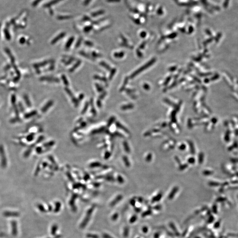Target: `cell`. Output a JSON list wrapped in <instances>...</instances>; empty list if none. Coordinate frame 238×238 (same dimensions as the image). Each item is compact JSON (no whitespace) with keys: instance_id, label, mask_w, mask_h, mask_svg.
<instances>
[{"instance_id":"29","label":"cell","mask_w":238,"mask_h":238,"mask_svg":"<svg viewBox=\"0 0 238 238\" xmlns=\"http://www.w3.org/2000/svg\"><path fill=\"white\" fill-rule=\"evenodd\" d=\"M137 219V217L136 215H134L130 219V222L131 223H133Z\"/></svg>"},{"instance_id":"13","label":"cell","mask_w":238,"mask_h":238,"mask_svg":"<svg viewBox=\"0 0 238 238\" xmlns=\"http://www.w3.org/2000/svg\"><path fill=\"white\" fill-rule=\"evenodd\" d=\"M4 215L5 216H18L19 214L18 213L16 212H6L4 213Z\"/></svg>"},{"instance_id":"26","label":"cell","mask_w":238,"mask_h":238,"mask_svg":"<svg viewBox=\"0 0 238 238\" xmlns=\"http://www.w3.org/2000/svg\"><path fill=\"white\" fill-rule=\"evenodd\" d=\"M204 159V154L202 153H200L199 155V158H198V160H199V163L200 164L202 163Z\"/></svg>"},{"instance_id":"63","label":"cell","mask_w":238,"mask_h":238,"mask_svg":"<svg viewBox=\"0 0 238 238\" xmlns=\"http://www.w3.org/2000/svg\"><path fill=\"white\" fill-rule=\"evenodd\" d=\"M199 238V237H196V238Z\"/></svg>"},{"instance_id":"44","label":"cell","mask_w":238,"mask_h":238,"mask_svg":"<svg viewBox=\"0 0 238 238\" xmlns=\"http://www.w3.org/2000/svg\"><path fill=\"white\" fill-rule=\"evenodd\" d=\"M212 173L213 172L211 171H205L203 172V174H204L205 175H206V176L211 175Z\"/></svg>"},{"instance_id":"35","label":"cell","mask_w":238,"mask_h":238,"mask_svg":"<svg viewBox=\"0 0 238 238\" xmlns=\"http://www.w3.org/2000/svg\"><path fill=\"white\" fill-rule=\"evenodd\" d=\"M92 56L94 57V58H99L100 56H101V55L99 54H97V53H95V52H93L92 53Z\"/></svg>"},{"instance_id":"62","label":"cell","mask_w":238,"mask_h":238,"mask_svg":"<svg viewBox=\"0 0 238 238\" xmlns=\"http://www.w3.org/2000/svg\"><path fill=\"white\" fill-rule=\"evenodd\" d=\"M237 176H238V173H237Z\"/></svg>"},{"instance_id":"37","label":"cell","mask_w":238,"mask_h":238,"mask_svg":"<svg viewBox=\"0 0 238 238\" xmlns=\"http://www.w3.org/2000/svg\"><path fill=\"white\" fill-rule=\"evenodd\" d=\"M214 218L213 217V216H211L210 217H209V218L208 220L207 221V223H211L213 222V221H214Z\"/></svg>"},{"instance_id":"1","label":"cell","mask_w":238,"mask_h":238,"mask_svg":"<svg viewBox=\"0 0 238 238\" xmlns=\"http://www.w3.org/2000/svg\"><path fill=\"white\" fill-rule=\"evenodd\" d=\"M0 158L1 161V167L6 168L7 165V160L4 147L2 144H0Z\"/></svg>"},{"instance_id":"30","label":"cell","mask_w":238,"mask_h":238,"mask_svg":"<svg viewBox=\"0 0 238 238\" xmlns=\"http://www.w3.org/2000/svg\"><path fill=\"white\" fill-rule=\"evenodd\" d=\"M124 231L123 235H124V237H127L128 235V234H129V229L127 227H126L124 229Z\"/></svg>"},{"instance_id":"51","label":"cell","mask_w":238,"mask_h":238,"mask_svg":"<svg viewBox=\"0 0 238 238\" xmlns=\"http://www.w3.org/2000/svg\"><path fill=\"white\" fill-rule=\"evenodd\" d=\"M143 230V231L144 232V233H147L148 232V229L147 228V227H144L142 229Z\"/></svg>"},{"instance_id":"6","label":"cell","mask_w":238,"mask_h":238,"mask_svg":"<svg viewBox=\"0 0 238 238\" xmlns=\"http://www.w3.org/2000/svg\"><path fill=\"white\" fill-rule=\"evenodd\" d=\"M179 188L178 187H175L172 190L170 194H169L168 196V198L169 200H171L174 198L175 194H176L177 191H178Z\"/></svg>"},{"instance_id":"28","label":"cell","mask_w":238,"mask_h":238,"mask_svg":"<svg viewBox=\"0 0 238 238\" xmlns=\"http://www.w3.org/2000/svg\"><path fill=\"white\" fill-rule=\"evenodd\" d=\"M82 38H79L76 44V46H75V47H76V48H78V47L80 46L81 44L82 43Z\"/></svg>"},{"instance_id":"2","label":"cell","mask_w":238,"mask_h":238,"mask_svg":"<svg viewBox=\"0 0 238 238\" xmlns=\"http://www.w3.org/2000/svg\"><path fill=\"white\" fill-rule=\"evenodd\" d=\"M93 211H94V208H91L87 211L86 215L85 218H84L82 223L81 225V228H84V227H85L86 225H87V223H88L90 218H91V214L93 213Z\"/></svg>"},{"instance_id":"8","label":"cell","mask_w":238,"mask_h":238,"mask_svg":"<svg viewBox=\"0 0 238 238\" xmlns=\"http://www.w3.org/2000/svg\"><path fill=\"white\" fill-rule=\"evenodd\" d=\"M74 39H75V38H74L73 37H72L70 38L68 40L67 43H66V45H65V48L66 50H68V49H69L70 46H72V44L73 42L74 41Z\"/></svg>"},{"instance_id":"39","label":"cell","mask_w":238,"mask_h":238,"mask_svg":"<svg viewBox=\"0 0 238 238\" xmlns=\"http://www.w3.org/2000/svg\"><path fill=\"white\" fill-rule=\"evenodd\" d=\"M152 158V155H151V154H149L147 155V157L146 158V160L147 162H150L151 161V159Z\"/></svg>"},{"instance_id":"50","label":"cell","mask_w":238,"mask_h":238,"mask_svg":"<svg viewBox=\"0 0 238 238\" xmlns=\"http://www.w3.org/2000/svg\"><path fill=\"white\" fill-rule=\"evenodd\" d=\"M87 236L88 237H90V238H99V237H98L97 235H94L88 234L87 235Z\"/></svg>"},{"instance_id":"10","label":"cell","mask_w":238,"mask_h":238,"mask_svg":"<svg viewBox=\"0 0 238 238\" xmlns=\"http://www.w3.org/2000/svg\"><path fill=\"white\" fill-rule=\"evenodd\" d=\"M169 226L172 229V230L173 231H174L175 235L177 236H180V233H179L178 231L177 230V229H176V226H175L174 224L172 223H170V224H169Z\"/></svg>"},{"instance_id":"18","label":"cell","mask_w":238,"mask_h":238,"mask_svg":"<svg viewBox=\"0 0 238 238\" xmlns=\"http://www.w3.org/2000/svg\"><path fill=\"white\" fill-rule=\"evenodd\" d=\"M124 53L123 52L115 53L114 54V56L117 58H121L124 56Z\"/></svg>"},{"instance_id":"16","label":"cell","mask_w":238,"mask_h":238,"mask_svg":"<svg viewBox=\"0 0 238 238\" xmlns=\"http://www.w3.org/2000/svg\"><path fill=\"white\" fill-rule=\"evenodd\" d=\"M100 64L101 66L103 67L104 68H106V69H107V70H108V71H110V70H111V67H110L109 65L107 64V63H106L104 61H101V62L100 63Z\"/></svg>"},{"instance_id":"23","label":"cell","mask_w":238,"mask_h":238,"mask_svg":"<svg viewBox=\"0 0 238 238\" xmlns=\"http://www.w3.org/2000/svg\"><path fill=\"white\" fill-rule=\"evenodd\" d=\"M34 136H35V134L34 133H31L29 134L28 135L27 137V141H31L34 139Z\"/></svg>"},{"instance_id":"36","label":"cell","mask_w":238,"mask_h":238,"mask_svg":"<svg viewBox=\"0 0 238 238\" xmlns=\"http://www.w3.org/2000/svg\"><path fill=\"white\" fill-rule=\"evenodd\" d=\"M88 106H89V103H86L85 104V106H84V109L82 110V113H84L86 112V110L88 109Z\"/></svg>"},{"instance_id":"59","label":"cell","mask_w":238,"mask_h":238,"mask_svg":"<svg viewBox=\"0 0 238 238\" xmlns=\"http://www.w3.org/2000/svg\"><path fill=\"white\" fill-rule=\"evenodd\" d=\"M103 237L104 238H113L112 237H111V236L109 235H108L106 234L104 235Z\"/></svg>"},{"instance_id":"56","label":"cell","mask_w":238,"mask_h":238,"mask_svg":"<svg viewBox=\"0 0 238 238\" xmlns=\"http://www.w3.org/2000/svg\"><path fill=\"white\" fill-rule=\"evenodd\" d=\"M38 207L39 209H40V211H42L44 212L45 211V209H44V207L41 205H38Z\"/></svg>"},{"instance_id":"38","label":"cell","mask_w":238,"mask_h":238,"mask_svg":"<svg viewBox=\"0 0 238 238\" xmlns=\"http://www.w3.org/2000/svg\"><path fill=\"white\" fill-rule=\"evenodd\" d=\"M209 185L211 186H218L220 185L219 183H216V182H210L209 183Z\"/></svg>"},{"instance_id":"32","label":"cell","mask_w":238,"mask_h":238,"mask_svg":"<svg viewBox=\"0 0 238 238\" xmlns=\"http://www.w3.org/2000/svg\"><path fill=\"white\" fill-rule=\"evenodd\" d=\"M106 95H107V92H103V94H101L99 96V100H103L104 99L105 97L106 96Z\"/></svg>"},{"instance_id":"58","label":"cell","mask_w":238,"mask_h":238,"mask_svg":"<svg viewBox=\"0 0 238 238\" xmlns=\"http://www.w3.org/2000/svg\"><path fill=\"white\" fill-rule=\"evenodd\" d=\"M124 160H125L126 161L125 162L126 165L127 166H129L130 164H129V162H128V160H127V158H126V157H125V158H124Z\"/></svg>"},{"instance_id":"57","label":"cell","mask_w":238,"mask_h":238,"mask_svg":"<svg viewBox=\"0 0 238 238\" xmlns=\"http://www.w3.org/2000/svg\"><path fill=\"white\" fill-rule=\"evenodd\" d=\"M97 105H98V107H101V101L100 100H98L97 101Z\"/></svg>"},{"instance_id":"48","label":"cell","mask_w":238,"mask_h":238,"mask_svg":"<svg viewBox=\"0 0 238 238\" xmlns=\"http://www.w3.org/2000/svg\"><path fill=\"white\" fill-rule=\"evenodd\" d=\"M127 79L126 78V79H125V80H124V84H123V86L121 88V91H123V88H124V87H125V86L126 85L127 83Z\"/></svg>"},{"instance_id":"40","label":"cell","mask_w":238,"mask_h":238,"mask_svg":"<svg viewBox=\"0 0 238 238\" xmlns=\"http://www.w3.org/2000/svg\"><path fill=\"white\" fill-rule=\"evenodd\" d=\"M220 224H221V221H217V222L215 223V225H214V228L215 229H218L219 227H220Z\"/></svg>"},{"instance_id":"12","label":"cell","mask_w":238,"mask_h":238,"mask_svg":"<svg viewBox=\"0 0 238 238\" xmlns=\"http://www.w3.org/2000/svg\"><path fill=\"white\" fill-rule=\"evenodd\" d=\"M162 193L158 194V195H156L152 198L151 202L152 203H154L160 201V199L162 198Z\"/></svg>"},{"instance_id":"46","label":"cell","mask_w":238,"mask_h":238,"mask_svg":"<svg viewBox=\"0 0 238 238\" xmlns=\"http://www.w3.org/2000/svg\"><path fill=\"white\" fill-rule=\"evenodd\" d=\"M228 236L230 237H238V233L228 234Z\"/></svg>"},{"instance_id":"33","label":"cell","mask_w":238,"mask_h":238,"mask_svg":"<svg viewBox=\"0 0 238 238\" xmlns=\"http://www.w3.org/2000/svg\"><path fill=\"white\" fill-rule=\"evenodd\" d=\"M212 211L215 214H217V206L216 204H214L213 206Z\"/></svg>"},{"instance_id":"19","label":"cell","mask_w":238,"mask_h":238,"mask_svg":"<svg viewBox=\"0 0 238 238\" xmlns=\"http://www.w3.org/2000/svg\"><path fill=\"white\" fill-rule=\"evenodd\" d=\"M122 198V196L121 195H119V196H118L117 197V198H116L115 200H114V201H113L112 203H111V205L112 206H114V205H116V204L118 202H119L121 199Z\"/></svg>"},{"instance_id":"41","label":"cell","mask_w":238,"mask_h":238,"mask_svg":"<svg viewBox=\"0 0 238 238\" xmlns=\"http://www.w3.org/2000/svg\"><path fill=\"white\" fill-rule=\"evenodd\" d=\"M226 199L225 198H222V197H220V198H217V202H225V201H226Z\"/></svg>"},{"instance_id":"54","label":"cell","mask_w":238,"mask_h":238,"mask_svg":"<svg viewBox=\"0 0 238 238\" xmlns=\"http://www.w3.org/2000/svg\"><path fill=\"white\" fill-rule=\"evenodd\" d=\"M42 151V149L41 147H39L37 148L36 152H37L39 154V153H41Z\"/></svg>"},{"instance_id":"20","label":"cell","mask_w":238,"mask_h":238,"mask_svg":"<svg viewBox=\"0 0 238 238\" xmlns=\"http://www.w3.org/2000/svg\"><path fill=\"white\" fill-rule=\"evenodd\" d=\"M37 112L36 111H33L29 113H27L24 116V117L26 119H28L33 116H35Z\"/></svg>"},{"instance_id":"61","label":"cell","mask_w":238,"mask_h":238,"mask_svg":"<svg viewBox=\"0 0 238 238\" xmlns=\"http://www.w3.org/2000/svg\"><path fill=\"white\" fill-rule=\"evenodd\" d=\"M159 235H160V234H156V235H155V237H154V238H158L159 237Z\"/></svg>"},{"instance_id":"11","label":"cell","mask_w":238,"mask_h":238,"mask_svg":"<svg viewBox=\"0 0 238 238\" xmlns=\"http://www.w3.org/2000/svg\"><path fill=\"white\" fill-rule=\"evenodd\" d=\"M94 78L95 79L103 82H105V83H107L108 82L107 78L104 77H101L98 76V75H95V76H94Z\"/></svg>"},{"instance_id":"31","label":"cell","mask_w":238,"mask_h":238,"mask_svg":"<svg viewBox=\"0 0 238 238\" xmlns=\"http://www.w3.org/2000/svg\"><path fill=\"white\" fill-rule=\"evenodd\" d=\"M84 43L87 46H89V47H92V46H94V44L92 42H91L89 41H86L84 42Z\"/></svg>"},{"instance_id":"9","label":"cell","mask_w":238,"mask_h":238,"mask_svg":"<svg viewBox=\"0 0 238 238\" xmlns=\"http://www.w3.org/2000/svg\"><path fill=\"white\" fill-rule=\"evenodd\" d=\"M82 61H81L80 60H78L77 61L76 63L75 64L72 68H70V70H69V72H73L74 71H75L76 69L77 68H78L79 67V65H80L81 64Z\"/></svg>"},{"instance_id":"22","label":"cell","mask_w":238,"mask_h":238,"mask_svg":"<svg viewBox=\"0 0 238 238\" xmlns=\"http://www.w3.org/2000/svg\"><path fill=\"white\" fill-rule=\"evenodd\" d=\"M189 145L190 147V150H191V153L192 154H194L195 153V150H194V144L192 143V141H188Z\"/></svg>"},{"instance_id":"43","label":"cell","mask_w":238,"mask_h":238,"mask_svg":"<svg viewBox=\"0 0 238 238\" xmlns=\"http://www.w3.org/2000/svg\"><path fill=\"white\" fill-rule=\"evenodd\" d=\"M60 203H57L56 204V209L55 210V211L56 212L58 211H59L60 208Z\"/></svg>"},{"instance_id":"21","label":"cell","mask_w":238,"mask_h":238,"mask_svg":"<svg viewBox=\"0 0 238 238\" xmlns=\"http://www.w3.org/2000/svg\"><path fill=\"white\" fill-rule=\"evenodd\" d=\"M61 78H62V81L64 83L66 86H68L69 85V82L68 81V79L66 76L64 75H62L61 76Z\"/></svg>"},{"instance_id":"49","label":"cell","mask_w":238,"mask_h":238,"mask_svg":"<svg viewBox=\"0 0 238 238\" xmlns=\"http://www.w3.org/2000/svg\"><path fill=\"white\" fill-rule=\"evenodd\" d=\"M185 148L186 145L185 144L181 145L180 146V147H179V149H180V150H184L185 149Z\"/></svg>"},{"instance_id":"55","label":"cell","mask_w":238,"mask_h":238,"mask_svg":"<svg viewBox=\"0 0 238 238\" xmlns=\"http://www.w3.org/2000/svg\"><path fill=\"white\" fill-rule=\"evenodd\" d=\"M118 215L117 213H116V214H114L113 216V217H112V219L113 220H116L118 218Z\"/></svg>"},{"instance_id":"52","label":"cell","mask_w":238,"mask_h":238,"mask_svg":"<svg viewBox=\"0 0 238 238\" xmlns=\"http://www.w3.org/2000/svg\"><path fill=\"white\" fill-rule=\"evenodd\" d=\"M84 94H81L80 95H79V97H78V101H81L82 99L84 98Z\"/></svg>"},{"instance_id":"4","label":"cell","mask_w":238,"mask_h":238,"mask_svg":"<svg viewBox=\"0 0 238 238\" xmlns=\"http://www.w3.org/2000/svg\"><path fill=\"white\" fill-rule=\"evenodd\" d=\"M41 79L43 81H47L50 82H59L60 80L57 78L50 77H43Z\"/></svg>"},{"instance_id":"60","label":"cell","mask_w":238,"mask_h":238,"mask_svg":"<svg viewBox=\"0 0 238 238\" xmlns=\"http://www.w3.org/2000/svg\"><path fill=\"white\" fill-rule=\"evenodd\" d=\"M155 209H157L158 210V209H161V206H156V207H155Z\"/></svg>"},{"instance_id":"47","label":"cell","mask_w":238,"mask_h":238,"mask_svg":"<svg viewBox=\"0 0 238 238\" xmlns=\"http://www.w3.org/2000/svg\"><path fill=\"white\" fill-rule=\"evenodd\" d=\"M91 29H92V27H86L84 29V32L86 33L88 32H90V31L91 30Z\"/></svg>"},{"instance_id":"24","label":"cell","mask_w":238,"mask_h":238,"mask_svg":"<svg viewBox=\"0 0 238 238\" xmlns=\"http://www.w3.org/2000/svg\"><path fill=\"white\" fill-rule=\"evenodd\" d=\"M95 86L96 88V89H97V91L98 92H101L103 91V87H101L100 85L99 84H98V83H96L95 84Z\"/></svg>"},{"instance_id":"42","label":"cell","mask_w":238,"mask_h":238,"mask_svg":"<svg viewBox=\"0 0 238 238\" xmlns=\"http://www.w3.org/2000/svg\"><path fill=\"white\" fill-rule=\"evenodd\" d=\"M124 145H125V150L127 152H130V149H129V147H128V144H127V143H124Z\"/></svg>"},{"instance_id":"34","label":"cell","mask_w":238,"mask_h":238,"mask_svg":"<svg viewBox=\"0 0 238 238\" xmlns=\"http://www.w3.org/2000/svg\"><path fill=\"white\" fill-rule=\"evenodd\" d=\"M57 229H58V227H57V226L55 225L53 226V227H52V234H53L54 235L55 234L56 231V230H57Z\"/></svg>"},{"instance_id":"15","label":"cell","mask_w":238,"mask_h":238,"mask_svg":"<svg viewBox=\"0 0 238 238\" xmlns=\"http://www.w3.org/2000/svg\"><path fill=\"white\" fill-rule=\"evenodd\" d=\"M116 72H117V69L115 68H113V69H111V70H110V74H109V80H111L113 79V77L114 75H115Z\"/></svg>"},{"instance_id":"17","label":"cell","mask_w":238,"mask_h":238,"mask_svg":"<svg viewBox=\"0 0 238 238\" xmlns=\"http://www.w3.org/2000/svg\"><path fill=\"white\" fill-rule=\"evenodd\" d=\"M12 227H13V235L15 236L17 234V228H16V223L15 221L12 222Z\"/></svg>"},{"instance_id":"5","label":"cell","mask_w":238,"mask_h":238,"mask_svg":"<svg viewBox=\"0 0 238 238\" xmlns=\"http://www.w3.org/2000/svg\"><path fill=\"white\" fill-rule=\"evenodd\" d=\"M65 35H66L65 33H62L60 34L58 36H57L55 38L53 39V40L51 42V44H53H53H55L56 43L58 42L59 40L62 39V38H63L65 36Z\"/></svg>"},{"instance_id":"14","label":"cell","mask_w":238,"mask_h":238,"mask_svg":"<svg viewBox=\"0 0 238 238\" xmlns=\"http://www.w3.org/2000/svg\"><path fill=\"white\" fill-rule=\"evenodd\" d=\"M79 54H80L82 56H84L85 58H86L89 59L91 60H94V59L91 56L89 55V54H86L85 52L82 51H80L79 52Z\"/></svg>"},{"instance_id":"3","label":"cell","mask_w":238,"mask_h":238,"mask_svg":"<svg viewBox=\"0 0 238 238\" xmlns=\"http://www.w3.org/2000/svg\"><path fill=\"white\" fill-rule=\"evenodd\" d=\"M65 91L67 92V94L68 95L70 96L71 99H72V101L74 104H75V105L76 106H77L78 105V100L75 97V96H74L73 94L72 93V91H70V89H68L67 87H66V88H65Z\"/></svg>"},{"instance_id":"27","label":"cell","mask_w":238,"mask_h":238,"mask_svg":"<svg viewBox=\"0 0 238 238\" xmlns=\"http://www.w3.org/2000/svg\"><path fill=\"white\" fill-rule=\"evenodd\" d=\"M152 213V211H146L144 212L142 214V217H145L149 215H150Z\"/></svg>"},{"instance_id":"7","label":"cell","mask_w":238,"mask_h":238,"mask_svg":"<svg viewBox=\"0 0 238 238\" xmlns=\"http://www.w3.org/2000/svg\"><path fill=\"white\" fill-rule=\"evenodd\" d=\"M53 103H54V102L52 101H49L47 104H46L45 106L43 107V108L42 109V112L43 113H45V112H46L47 110L49 109V108L51 107V106H52L53 105Z\"/></svg>"},{"instance_id":"45","label":"cell","mask_w":238,"mask_h":238,"mask_svg":"<svg viewBox=\"0 0 238 238\" xmlns=\"http://www.w3.org/2000/svg\"><path fill=\"white\" fill-rule=\"evenodd\" d=\"M188 162L189 163L193 164L194 163V162H195V159L193 158H190L189 159Z\"/></svg>"},{"instance_id":"25","label":"cell","mask_w":238,"mask_h":238,"mask_svg":"<svg viewBox=\"0 0 238 238\" xmlns=\"http://www.w3.org/2000/svg\"><path fill=\"white\" fill-rule=\"evenodd\" d=\"M133 107V106L132 105H123L122 106L121 109L123 110H126V109H131Z\"/></svg>"},{"instance_id":"53","label":"cell","mask_w":238,"mask_h":238,"mask_svg":"<svg viewBox=\"0 0 238 238\" xmlns=\"http://www.w3.org/2000/svg\"><path fill=\"white\" fill-rule=\"evenodd\" d=\"M187 167H188V165H182L180 167V170H183L185 168H186Z\"/></svg>"}]
</instances>
